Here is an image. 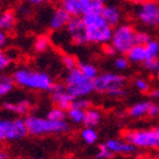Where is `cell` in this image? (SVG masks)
Listing matches in <instances>:
<instances>
[{"instance_id":"1","label":"cell","mask_w":159,"mask_h":159,"mask_svg":"<svg viewBox=\"0 0 159 159\" xmlns=\"http://www.w3.org/2000/svg\"><path fill=\"white\" fill-rule=\"evenodd\" d=\"M85 25V38L88 42L107 44L113 37V29L107 25L100 13H91L82 17Z\"/></svg>"},{"instance_id":"2","label":"cell","mask_w":159,"mask_h":159,"mask_svg":"<svg viewBox=\"0 0 159 159\" xmlns=\"http://www.w3.org/2000/svg\"><path fill=\"white\" fill-rule=\"evenodd\" d=\"M13 81L18 85L27 89L41 91H50L53 86V81L49 74L27 68H20L15 70Z\"/></svg>"},{"instance_id":"3","label":"cell","mask_w":159,"mask_h":159,"mask_svg":"<svg viewBox=\"0 0 159 159\" xmlns=\"http://www.w3.org/2000/svg\"><path fill=\"white\" fill-rule=\"evenodd\" d=\"M26 125L27 133L32 135H43V134H51V133H65L70 129V125L66 120L64 122H53L46 117L27 116L24 119Z\"/></svg>"},{"instance_id":"4","label":"cell","mask_w":159,"mask_h":159,"mask_svg":"<svg viewBox=\"0 0 159 159\" xmlns=\"http://www.w3.org/2000/svg\"><path fill=\"white\" fill-rule=\"evenodd\" d=\"M126 82L125 76L116 73H102L93 80L94 91L99 93H106L110 97H122L125 94L124 84Z\"/></svg>"},{"instance_id":"5","label":"cell","mask_w":159,"mask_h":159,"mask_svg":"<svg viewBox=\"0 0 159 159\" xmlns=\"http://www.w3.org/2000/svg\"><path fill=\"white\" fill-rule=\"evenodd\" d=\"M66 90L74 99L84 98L94 91L93 81L86 79L77 68L70 70L66 76Z\"/></svg>"},{"instance_id":"6","label":"cell","mask_w":159,"mask_h":159,"mask_svg":"<svg viewBox=\"0 0 159 159\" xmlns=\"http://www.w3.org/2000/svg\"><path fill=\"white\" fill-rule=\"evenodd\" d=\"M61 7L72 17L82 18L91 13L101 14L105 2L102 0H64Z\"/></svg>"},{"instance_id":"7","label":"cell","mask_w":159,"mask_h":159,"mask_svg":"<svg viewBox=\"0 0 159 159\" xmlns=\"http://www.w3.org/2000/svg\"><path fill=\"white\" fill-rule=\"evenodd\" d=\"M126 142L135 148H156L159 149V132L156 129H135L124 133Z\"/></svg>"},{"instance_id":"8","label":"cell","mask_w":159,"mask_h":159,"mask_svg":"<svg viewBox=\"0 0 159 159\" xmlns=\"http://www.w3.org/2000/svg\"><path fill=\"white\" fill-rule=\"evenodd\" d=\"M135 31L129 25H119L113 30L111 46L115 48L116 52L127 53L133 47L135 46Z\"/></svg>"},{"instance_id":"9","label":"cell","mask_w":159,"mask_h":159,"mask_svg":"<svg viewBox=\"0 0 159 159\" xmlns=\"http://www.w3.org/2000/svg\"><path fill=\"white\" fill-rule=\"evenodd\" d=\"M27 134L24 119H0V142L17 141L25 138Z\"/></svg>"},{"instance_id":"10","label":"cell","mask_w":159,"mask_h":159,"mask_svg":"<svg viewBox=\"0 0 159 159\" xmlns=\"http://www.w3.org/2000/svg\"><path fill=\"white\" fill-rule=\"evenodd\" d=\"M136 15L138 18L146 25H159V3L155 1H146L141 3Z\"/></svg>"},{"instance_id":"11","label":"cell","mask_w":159,"mask_h":159,"mask_svg":"<svg viewBox=\"0 0 159 159\" xmlns=\"http://www.w3.org/2000/svg\"><path fill=\"white\" fill-rule=\"evenodd\" d=\"M50 91H51V99L53 102L56 103L59 109L67 113L70 109V103L74 100V98L68 93L66 86L61 84H53L52 89Z\"/></svg>"},{"instance_id":"12","label":"cell","mask_w":159,"mask_h":159,"mask_svg":"<svg viewBox=\"0 0 159 159\" xmlns=\"http://www.w3.org/2000/svg\"><path fill=\"white\" fill-rule=\"evenodd\" d=\"M105 146L111 151L113 153H120V155H129L134 153L138 150L134 146L126 141H120L116 139H109L105 142Z\"/></svg>"},{"instance_id":"13","label":"cell","mask_w":159,"mask_h":159,"mask_svg":"<svg viewBox=\"0 0 159 159\" xmlns=\"http://www.w3.org/2000/svg\"><path fill=\"white\" fill-rule=\"evenodd\" d=\"M70 20H72V16L63 7H59L53 11L51 20H50V27L52 30H59L61 27H66Z\"/></svg>"},{"instance_id":"14","label":"cell","mask_w":159,"mask_h":159,"mask_svg":"<svg viewBox=\"0 0 159 159\" xmlns=\"http://www.w3.org/2000/svg\"><path fill=\"white\" fill-rule=\"evenodd\" d=\"M101 16H102L103 20L107 23V25H109L111 29L114 26L117 27V24L120 20V11L117 7L115 6H105L102 11H101Z\"/></svg>"},{"instance_id":"15","label":"cell","mask_w":159,"mask_h":159,"mask_svg":"<svg viewBox=\"0 0 159 159\" xmlns=\"http://www.w3.org/2000/svg\"><path fill=\"white\" fill-rule=\"evenodd\" d=\"M3 108L11 111V113L24 115L30 110L31 102L29 100H20L17 102H5L3 103Z\"/></svg>"},{"instance_id":"16","label":"cell","mask_w":159,"mask_h":159,"mask_svg":"<svg viewBox=\"0 0 159 159\" xmlns=\"http://www.w3.org/2000/svg\"><path fill=\"white\" fill-rule=\"evenodd\" d=\"M16 24V17L13 10H5L0 15V30L9 31L14 29Z\"/></svg>"},{"instance_id":"17","label":"cell","mask_w":159,"mask_h":159,"mask_svg":"<svg viewBox=\"0 0 159 159\" xmlns=\"http://www.w3.org/2000/svg\"><path fill=\"white\" fill-rule=\"evenodd\" d=\"M101 120V114L99 110L90 108V109L85 110L84 114V119H83V124L85 127H90L93 129L94 126H97Z\"/></svg>"},{"instance_id":"18","label":"cell","mask_w":159,"mask_h":159,"mask_svg":"<svg viewBox=\"0 0 159 159\" xmlns=\"http://www.w3.org/2000/svg\"><path fill=\"white\" fill-rule=\"evenodd\" d=\"M151 102L150 101H142L133 105L129 109V115L133 118H141V117L148 115V109H149Z\"/></svg>"},{"instance_id":"19","label":"cell","mask_w":159,"mask_h":159,"mask_svg":"<svg viewBox=\"0 0 159 159\" xmlns=\"http://www.w3.org/2000/svg\"><path fill=\"white\" fill-rule=\"evenodd\" d=\"M66 30L70 37H73L76 34L84 33L85 32V25H84V22L81 17H72L70 23L67 24Z\"/></svg>"},{"instance_id":"20","label":"cell","mask_w":159,"mask_h":159,"mask_svg":"<svg viewBox=\"0 0 159 159\" xmlns=\"http://www.w3.org/2000/svg\"><path fill=\"white\" fill-rule=\"evenodd\" d=\"M127 59L132 63H143L147 59L146 48L143 46H134L127 52Z\"/></svg>"},{"instance_id":"21","label":"cell","mask_w":159,"mask_h":159,"mask_svg":"<svg viewBox=\"0 0 159 159\" xmlns=\"http://www.w3.org/2000/svg\"><path fill=\"white\" fill-rule=\"evenodd\" d=\"M77 70H79L86 79L91 80V81L96 80L97 77H98V75H99L97 67L93 66L92 64H89V63H79L77 64Z\"/></svg>"},{"instance_id":"22","label":"cell","mask_w":159,"mask_h":159,"mask_svg":"<svg viewBox=\"0 0 159 159\" xmlns=\"http://www.w3.org/2000/svg\"><path fill=\"white\" fill-rule=\"evenodd\" d=\"M147 52V59H156L159 56V42L151 40L147 46H144Z\"/></svg>"},{"instance_id":"23","label":"cell","mask_w":159,"mask_h":159,"mask_svg":"<svg viewBox=\"0 0 159 159\" xmlns=\"http://www.w3.org/2000/svg\"><path fill=\"white\" fill-rule=\"evenodd\" d=\"M82 139L85 141L88 144H93L98 141V133L94 129H90V127H84L81 132Z\"/></svg>"},{"instance_id":"24","label":"cell","mask_w":159,"mask_h":159,"mask_svg":"<svg viewBox=\"0 0 159 159\" xmlns=\"http://www.w3.org/2000/svg\"><path fill=\"white\" fill-rule=\"evenodd\" d=\"M67 115L64 110L59 109L58 107H55L52 109H50L47 114V118L53 122H64L66 119Z\"/></svg>"},{"instance_id":"25","label":"cell","mask_w":159,"mask_h":159,"mask_svg":"<svg viewBox=\"0 0 159 159\" xmlns=\"http://www.w3.org/2000/svg\"><path fill=\"white\" fill-rule=\"evenodd\" d=\"M14 81L5 75H0V97L5 96L13 89Z\"/></svg>"},{"instance_id":"26","label":"cell","mask_w":159,"mask_h":159,"mask_svg":"<svg viewBox=\"0 0 159 159\" xmlns=\"http://www.w3.org/2000/svg\"><path fill=\"white\" fill-rule=\"evenodd\" d=\"M50 44V40L46 35H40L37 38L35 42H34V49L37 52H44Z\"/></svg>"},{"instance_id":"27","label":"cell","mask_w":159,"mask_h":159,"mask_svg":"<svg viewBox=\"0 0 159 159\" xmlns=\"http://www.w3.org/2000/svg\"><path fill=\"white\" fill-rule=\"evenodd\" d=\"M84 114H85V111H84V110L70 108V109L66 113V115L73 123H75V124H80V123H83V119H84Z\"/></svg>"},{"instance_id":"28","label":"cell","mask_w":159,"mask_h":159,"mask_svg":"<svg viewBox=\"0 0 159 159\" xmlns=\"http://www.w3.org/2000/svg\"><path fill=\"white\" fill-rule=\"evenodd\" d=\"M90 106H91V101L89 99H85V98H77V99H74L70 103V108H74V109H80V110H88L90 109Z\"/></svg>"},{"instance_id":"29","label":"cell","mask_w":159,"mask_h":159,"mask_svg":"<svg viewBox=\"0 0 159 159\" xmlns=\"http://www.w3.org/2000/svg\"><path fill=\"white\" fill-rule=\"evenodd\" d=\"M135 46H147L151 41V37L146 32H135Z\"/></svg>"},{"instance_id":"30","label":"cell","mask_w":159,"mask_h":159,"mask_svg":"<svg viewBox=\"0 0 159 159\" xmlns=\"http://www.w3.org/2000/svg\"><path fill=\"white\" fill-rule=\"evenodd\" d=\"M63 64L64 66L66 67L68 70H73L75 68H77V60L74 56H70V55H65L63 57Z\"/></svg>"},{"instance_id":"31","label":"cell","mask_w":159,"mask_h":159,"mask_svg":"<svg viewBox=\"0 0 159 159\" xmlns=\"http://www.w3.org/2000/svg\"><path fill=\"white\" fill-rule=\"evenodd\" d=\"M113 156L114 153L103 143V144H100L99 146V150H98V152L96 155V159H110L113 158Z\"/></svg>"},{"instance_id":"32","label":"cell","mask_w":159,"mask_h":159,"mask_svg":"<svg viewBox=\"0 0 159 159\" xmlns=\"http://www.w3.org/2000/svg\"><path fill=\"white\" fill-rule=\"evenodd\" d=\"M143 67L150 72H157L159 70V59H146L143 61Z\"/></svg>"},{"instance_id":"33","label":"cell","mask_w":159,"mask_h":159,"mask_svg":"<svg viewBox=\"0 0 159 159\" xmlns=\"http://www.w3.org/2000/svg\"><path fill=\"white\" fill-rule=\"evenodd\" d=\"M10 63H11V58L7 53L0 50V70H6L7 67L10 65Z\"/></svg>"},{"instance_id":"34","label":"cell","mask_w":159,"mask_h":159,"mask_svg":"<svg viewBox=\"0 0 159 159\" xmlns=\"http://www.w3.org/2000/svg\"><path fill=\"white\" fill-rule=\"evenodd\" d=\"M70 39H72L73 44H75V46H84L85 43H88L85 38V32L84 33L76 34V35H73V37H70Z\"/></svg>"},{"instance_id":"35","label":"cell","mask_w":159,"mask_h":159,"mask_svg":"<svg viewBox=\"0 0 159 159\" xmlns=\"http://www.w3.org/2000/svg\"><path fill=\"white\" fill-rule=\"evenodd\" d=\"M115 67L119 70H124L129 67V59L125 58V57H118L116 60H115Z\"/></svg>"},{"instance_id":"36","label":"cell","mask_w":159,"mask_h":159,"mask_svg":"<svg viewBox=\"0 0 159 159\" xmlns=\"http://www.w3.org/2000/svg\"><path fill=\"white\" fill-rule=\"evenodd\" d=\"M135 86L136 89L140 90L141 92H147V91H149V83L147 82V81H144V80L142 79H139L135 81Z\"/></svg>"},{"instance_id":"37","label":"cell","mask_w":159,"mask_h":159,"mask_svg":"<svg viewBox=\"0 0 159 159\" xmlns=\"http://www.w3.org/2000/svg\"><path fill=\"white\" fill-rule=\"evenodd\" d=\"M102 51L105 53H106L107 56H115L116 55V50H115V48H114L111 44H103L102 47Z\"/></svg>"},{"instance_id":"38","label":"cell","mask_w":159,"mask_h":159,"mask_svg":"<svg viewBox=\"0 0 159 159\" xmlns=\"http://www.w3.org/2000/svg\"><path fill=\"white\" fill-rule=\"evenodd\" d=\"M148 115L149 116H157V115H159V105L151 102L149 109H148Z\"/></svg>"},{"instance_id":"39","label":"cell","mask_w":159,"mask_h":159,"mask_svg":"<svg viewBox=\"0 0 159 159\" xmlns=\"http://www.w3.org/2000/svg\"><path fill=\"white\" fill-rule=\"evenodd\" d=\"M7 42V35L3 31L0 30V47H3Z\"/></svg>"},{"instance_id":"40","label":"cell","mask_w":159,"mask_h":159,"mask_svg":"<svg viewBox=\"0 0 159 159\" xmlns=\"http://www.w3.org/2000/svg\"><path fill=\"white\" fill-rule=\"evenodd\" d=\"M150 96H151V98H155V99H159V89L152 90V91L150 92Z\"/></svg>"},{"instance_id":"41","label":"cell","mask_w":159,"mask_h":159,"mask_svg":"<svg viewBox=\"0 0 159 159\" xmlns=\"http://www.w3.org/2000/svg\"><path fill=\"white\" fill-rule=\"evenodd\" d=\"M0 159H8V156H7V153L3 151L1 148H0Z\"/></svg>"},{"instance_id":"42","label":"cell","mask_w":159,"mask_h":159,"mask_svg":"<svg viewBox=\"0 0 159 159\" xmlns=\"http://www.w3.org/2000/svg\"><path fill=\"white\" fill-rule=\"evenodd\" d=\"M30 2L34 3V5H40V3H42V1H41V0H31Z\"/></svg>"},{"instance_id":"43","label":"cell","mask_w":159,"mask_h":159,"mask_svg":"<svg viewBox=\"0 0 159 159\" xmlns=\"http://www.w3.org/2000/svg\"><path fill=\"white\" fill-rule=\"evenodd\" d=\"M156 129L157 132H159V126H157V127H156V129Z\"/></svg>"},{"instance_id":"44","label":"cell","mask_w":159,"mask_h":159,"mask_svg":"<svg viewBox=\"0 0 159 159\" xmlns=\"http://www.w3.org/2000/svg\"><path fill=\"white\" fill-rule=\"evenodd\" d=\"M157 76H158V77H159V70H157Z\"/></svg>"},{"instance_id":"45","label":"cell","mask_w":159,"mask_h":159,"mask_svg":"<svg viewBox=\"0 0 159 159\" xmlns=\"http://www.w3.org/2000/svg\"><path fill=\"white\" fill-rule=\"evenodd\" d=\"M31 159H42V158H31Z\"/></svg>"}]
</instances>
